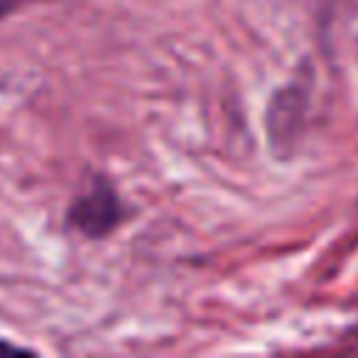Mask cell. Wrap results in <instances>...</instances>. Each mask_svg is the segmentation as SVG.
<instances>
[{
  "instance_id": "2",
  "label": "cell",
  "mask_w": 358,
  "mask_h": 358,
  "mask_svg": "<svg viewBox=\"0 0 358 358\" xmlns=\"http://www.w3.org/2000/svg\"><path fill=\"white\" fill-rule=\"evenodd\" d=\"M14 3H17V0H0V20L14 8Z\"/></svg>"
},
{
  "instance_id": "1",
  "label": "cell",
  "mask_w": 358,
  "mask_h": 358,
  "mask_svg": "<svg viewBox=\"0 0 358 358\" xmlns=\"http://www.w3.org/2000/svg\"><path fill=\"white\" fill-rule=\"evenodd\" d=\"M67 221L87 238H103L123 221V204L106 182H95L70 204Z\"/></svg>"
}]
</instances>
